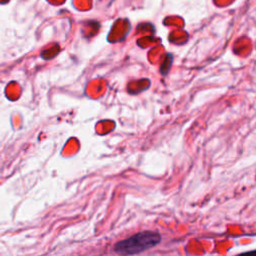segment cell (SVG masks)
<instances>
[{"label":"cell","instance_id":"cell-1","mask_svg":"<svg viewBox=\"0 0 256 256\" xmlns=\"http://www.w3.org/2000/svg\"><path fill=\"white\" fill-rule=\"evenodd\" d=\"M161 242V235L155 231L138 232L114 245V251L120 255H134L147 251Z\"/></svg>","mask_w":256,"mask_h":256},{"label":"cell","instance_id":"cell-2","mask_svg":"<svg viewBox=\"0 0 256 256\" xmlns=\"http://www.w3.org/2000/svg\"><path fill=\"white\" fill-rule=\"evenodd\" d=\"M245 254H256V250H254V251H248V252H245Z\"/></svg>","mask_w":256,"mask_h":256}]
</instances>
